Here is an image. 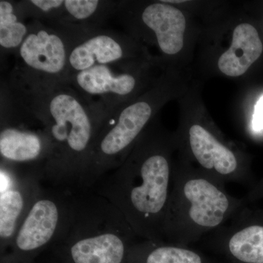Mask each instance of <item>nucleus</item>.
Instances as JSON below:
<instances>
[{
  "label": "nucleus",
  "mask_w": 263,
  "mask_h": 263,
  "mask_svg": "<svg viewBox=\"0 0 263 263\" xmlns=\"http://www.w3.org/2000/svg\"><path fill=\"white\" fill-rule=\"evenodd\" d=\"M23 119L44 133L48 143L43 181L71 193L82 190L95 138L107 115L67 81L10 82Z\"/></svg>",
  "instance_id": "f257e3e1"
},
{
  "label": "nucleus",
  "mask_w": 263,
  "mask_h": 263,
  "mask_svg": "<svg viewBox=\"0 0 263 263\" xmlns=\"http://www.w3.org/2000/svg\"><path fill=\"white\" fill-rule=\"evenodd\" d=\"M159 144L138 139L125 161L95 184L96 193L120 211L140 239L154 241H164L174 168Z\"/></svg>",
  "instance_id": "f03ea898"
},
{
  "label": "nucleus",
  "mask_w": 263,
  "mask_h": 263,
  "mask_svg": "<svg viewBox=\"0 0 263 263\" xmlns=\"http://www.w3.org/2000/svg\"><path fill=\"white\" fill-rule=\"evenodd\" d=\"M226 185L191 166L174 168L163 226L164 241L190 247L226 224L243 209Z\"/></svg>",
  "instance_id": "7ed1b4c3"
},
{
  "label": "nucleus",
  "mask_w": 263,
  "mask_h": 263,
  "mask_svg": "<svg viewBox=\"0 0 263 263\" xmlns=\"http://www.w3.org/2000/svg\"><path fill=\"white\" fill-rule=\"evenodd\" d=\"M140 239L120 211L98 194L72 195L70 216L53 245L72 263H124Z\"/></svg>",
  "instance_id": "20e7f679"
},
{
  "label": "nucleus",
  "mask_w": 263,
  "mask_h": 263,
  "mask_svg": "<svg viewBox=\"0 0 263 263\" xmlns=\"http://www.w3.org/2000/svg\"><path fill=\"white\" fill-rule=\"evenodd\" d=\"M28 28V34L17 51L11 81L26 84L67 81L69 54L78 31L46 25L37 19Z\"/></svg>",
  "instance_id": "39448f33"
},
{
  "label": "nucleus",
  "mask_w": 263,
  "mask_h": 263,
  "mask_svg": "<svg viewBox=\"0 0 263 263\" xmlns=\"http://www.w3.org/2000/svg\"><path fill=\"white\" fill-rule=\"evenodd\" d=\"M72 195L43 188L13 238L10 247L14 253L31 255L58 240L68 221Z\"/></svg>",
  "instance_id": "423d86ee"
},
{
  "label": "nucleus",
  "mask_w": 263,
  "mask_h": 263,
  "mask_svg": "<svg viewBox=\"0 0 263 263\" xmlns=\"http://www.w3.org/2000/svg\"><path fill=\"white\" fill-rule=\"evenodd\" d=\"M41 171L1 162L0 168V240L10 247L17 230L43 186Z\"/></svg>",
  "instance_id": "0eeeda50"
},
{
  "label": "nucleus",
  "mask_w": 263,
  "mask_h": 263,
  "mask_svg": "<svg viewBox=\"0 0 263 263\" xmlns=\"http://www.w3.org/2000/svg\"><path fill=\"white\" fill-rule=\"evenodd\" d=\"M200 242L235 263H263V224L251 220L245 208Z\"/></svg>",
  "instance_id": "6e6552de"
},
{
  "label": "nucleus",
  "mask_w": 263,
  "mask_h": 263,
  "mask_svg": "<svg viewBox=\"0 0 263 263\" xmlns=\"http://www.w3.org/2000/svg\"><path fill=\"white\" fill-rule=\"evenodd\" d=\"M116 64L96 65L71 76L67 82L86 101L109 115L120 106L122 99L134 91L136 79L127 72H118Z\"/></svg>",
  "instance_id": "1a4fd4ad"
},
{
  "label": "nucleus",
  "mask_w": 263,
  "mask_h": 263,
  "mask_svg": "<svg viewBox=\"0 0 263 263\" xmlns=\"http://www.w3.org/2000/svg\"><path fill=\"white\" fill-rule=\"evenodd\" d=\"M190 154L198 164V170L219 181L242 183L247 181L245 170L238 155L200 124H193L188 131Z\"/></svg>",
  "instance_id": "9d476101"
},
{
  "label": "nucleus",
  "mask_w": 263,
  "mask_h": 263,
  "mask_svg": "<svg viewBox=\"0 0 263 263\" xmlns=\"http://www.w3.org/2000/svg\"><path fill=\"white\" fill-rule=\"evenodd\" d=\"M2 122L1 162L42 171L47 158L48 143L41 129L19 119Z\"/></svg>",
  "instance_id": "9b49d317"
},
{
  "label": "nucleus",
  "mask_w": 263,
  "mask_h": 263,
  "mask_svg": "<svg viewBox=\"0 0 263 263\" xmlns=\"http://www.w3.org/2000/svg\"><path fill=\"white\" fill-rule=\"evenodd\" d=\"M124 56L125 50L115 32L100 29L85 31L78 35L71 48L67 79L94 66L117 64Z\"/></svg>",
  "instance_id": "f8f14e48"
},
{
  "label": "nucleus",
  "mask_w": 263,
  "mask_h": 263,
  "mask_svg": "<svg viewBox=\"0 0 263 263\" xmlns=\"http://www.w3.org/2000/svg\"><path fill=\"white\" fill-rule=\"evenodd\" d=\"M141 17L143 24L155 32L163 53L174 55L182 49L186 19L181 10L161 2L147 6Z\"/></svg>",
  "instance_id": "ddd939ff"
},
{
  "label": "nucleus",
  "mask_w": 263,
  "mask_h": 263,
  "mask_svg": "<svg viewBox=\"0 0 263 263\" xmlns=\"http://www.w3.org/2000/svg\"><path fill=\"white\" fill-rule=\"evenodd\" d=\"M262 51L257 29L251 24H239L233 31L230 48L219 58L218 67L226 76L238 77L258 60Z\"/></svg>",
  "instance_id": "4468645a"
},
{
  "label": "nucleus",
  "mask_w": 263,
  "mask_h": 263,
  "mask_svg": "<svg viewBox=\"0 0 263 263\" xmlns=\"http://www.w3.org/2000/svg\"><path fill=\"white\" fill-rule=\"evenodd\" d=\"M129 263H214L200 252L167 241L143 240L129 249Z\"/></svg>",
  "instance_id": "2eb2a0df"
},
{
  "label": "nucleus",
  "mask_w": 263,
  "mask_h": 263,
  "mask_svg": "<svg viewBox=\"0 0 263 263\" xmlns=\"http://www.w3.org/2000/svg\"><path fill=\"white\" fill-rule=\"evenodd\" d=\"M114 3L98 0H65V11L59 26L87 30L95 29L89 24L105 15L103 10L115 8Z\"/></svg>",
  "instance_id": "dca6fc26"
},
{
  "label": "nucleus",
  "mask_w": 263,
  "mask_h": 263,
  "mask_svg": "<svg viewBox=\"0 0 263 263\" xmlns=\"http://www.w3.org/2000/svg\"><path fill=\"white\" fill-rule=\"evenodd\" d=\"M14 4L7 0L0 1V46L2 50L18 51L28 34L29 28L21 19Z\"/></svg>",
  "instance_id": "f3484780"
},
{
  "label": "nucleus",
  "mask_w": 263,
  "mask_h": 263,
  "mask_svg": "<svg viewBox=\"0 0 263 263\" xmlns=\"http://www.w3.org/2000/svg\"><path fill=\"white\" fill-rule=\"evenodd\" d=\"M252 127L256 132L263 129V95L256 104L252 119Z\"/></svg>",
  "instance_id": "a211bd4d"
}]
</instances>
